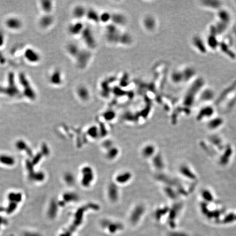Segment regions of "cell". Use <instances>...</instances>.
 <instances>
[{
    "label": "cell",
    "instance_id": "1",
    "mask_svg": "<svg viewBox=\"0 0 236 236\" xmlns=\"http://www.w3.org/2000/svg\"><path fill=\"white\" fill-rule=\"evenodd\" d=\"M18 80L20 86L22 88V92L23 96L30 101L36 100L37 97L36 91L32 85L31 82L28 78L27 76L22 72L19 73Z\"/></svg>",
    "mask_w": 236,
    "mask_h": 236
},
{
    "label": "cell",
    "instance_id": "2",
    "mask_svg": "<svg viewBox=\"0 0 236 236\" xmlns=\"http://www.w3.org/2000/svg\"><path fill=\"white\" fill-rule=\"evenodd\" d=\"M23 56L28 63L32 64H39L42 59L40 53L32 47L25 48L23 52Z\"/></svg>",
    "mask_w": 236,
    "mask_h": 236
},
{
    "label": "cell",
    "instance_id": "3",
    "mask_svg": "<svg viewBox=\"0 0 236 236\" xmlns=\"http://www.w3.org/2000/svg\"><path fill=\"white\" fill-rule=\"evenodd\" d=\"M6 28L10 31H19L22 28L24 23L21 18L16 16L8 17L4 20Z\"/></svg>",
    "mask_w": 236,
    "mask_h": 236
},
{
    "label": "cell",
    "instance_id": "4",
    "mask_svg": "<svg viewBox=\"0 0 236 236\" xmlns=\"http://www.w3.org/2000/svg\"><path fill=\"white\" fill-rule=\"evenodd\" d=\"M54 20L50 14H43L38 20V26L42 30H47L53 25Z\"/></svg>",
    "mask_w": 236,
    "mask_h": 236
},
{
    "label": "cell",
    "instance_id": "5",
    "mask_svg": "<svg viewBox=\"0 0 236 236\" xmlns=\"http://www.w3.org/2000/svg\"><path fill=\"white\" fill-rule=\"evenodd\" d=\"M49 82L54 86H58L62 82V74L60 70H55L49 76Z\"/></svg>",
    "mask_w": 236,
    "mask_h": 236
},
{
    "label": "cell",
    "instance_id": "6",
    "mask_svg": "<svg viewBox=\"0 0 236 236\" xmlns=\"http://www.w3.org/2000/svg\"><path fill=\"white\" fill-rule=\"evenodd\" d=\"M39 5L43 14H50L54 9V4L52 1L43 0L40 2Z\"/></svg>",
    "mask_w": 236,
    "mask_h": 236
},
{
    "label": "cell",
    "instance_id": "7",
    "mask_svg": "<svg viewBox=\"0 0 236 236\" xmlns=\"http://www.w3.org/2000/svg\"><path fill=\"white\" fill-rule=\"evenodd\" d=\"M232 152V150L231 148H230L227 149L226 152H225V154H224V155L221 158V160H220L221 163L222 164H225L228 163L230 156H231Z\"/></svg>",
    "mask_w": 236,
    "mask_h": 236
},
{
    "label": "cell",
    "instance_id": "8",
    "mask_svg": "<svg viewBox=\"0 0 236 236\" xmlns=\"http://www.w3.org/2000/svg\"><path fill=\"white\" fill-rule=\"evenodd\" d=\"M181 172L185 176H186L188 178H190L191 179H194L196 178L195 175L187 167H182L181 168Z\"/></svg>",
    "mask_w": 236,
    "mask_h": 236
},
{
    "label": "cell",
    "instance_id": "9",
    "mask_svg": "<svg viewBox=\"0 0 236 236\" xmlns=\"http://www.w3.org/2000/svg\"><path fill=\"white\" fill-rule=\"evenodd\" d=\"M202 196L205 200H207V201L210 202L213 200V196H212L210 192H209L207 190H204L202 193Z\"/></svg>",
    "mask_w": 236,
    "mask_h": 236
},
{
    "label": "cell",
    "instance_id": "10",
    "mask_svg": "<svg viewBox=\"0 0 236 236\" xmlns=\"http://www.w3.org/2000/svg\"><path fill=\"white\" fill-rule=\"evenodd\" d=\"M6 43V36L4 31L0 30V49L4 47Z\"/></svg>",
    "mask_w": 236,
    "mask_h": 236
},
{
    "label": "cell",
    "instance_id": "11",
    "mask_svg": "<svg viewBox=\"0 0 236 236\" xmlns=\"http://www.w3.org/2000/svg\"><path fill=\"white\" fill-rule=\"evenodd\" d=\"M221 124V121L219 119V120H215L213 121L210 124H209V128H218V126H219Z\"/></svg>",
    "mask_w": 236,
    "mask_h": 236
}]
</instances>
